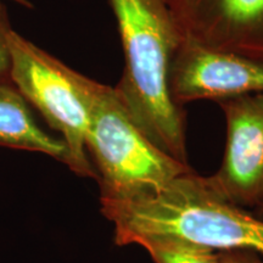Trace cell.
I'll return each instance as SVG.
<instances>
[{"label": "cell", "mask_w": 263, "mask_h": 263, "mask_svg": "<svg viewBox=\"0 0 263 263\" xmlns=\"http://www.w3.org/2000/svg\"><path fill=\"white\" fill-rule=\"evenodd\" d=\"M116 17L124 70L115 90L157 147L188 163L185 114L170 91V71L183 34L167 0H108Z\"/></svg>", "instance_id": "cell-1"}, {"label": "cell", "mask_w": 263, "mask_h": 263, "mask_svg": "<svg viewBox=\"0 0 263 263\" xmlns=\"http://www.w3.org/2000/svg\"><path fill=\"white\" fill-rule=\"evenodd\" d=\"M100 205L118 246L134 245L143 236L170 235L216 251L263 255V219L230 201L211 177L193 171L153 195Z\"/></svg>", "instance_id": "cell-2"}, {"label": "cell", "mask_w": 263, "mask_h": 263, "mask_svg": "<svg viewBox=\"0 0 263 263\" xmlns=\"http://www.w3.org/2000/svg\"><path fill=\"white\" fill-rule=\"evenodd\" d=\"M85 149L100 188V203L153 195L192 171L141 132L114 87L97 82L90 101Z\"/></svg>", "instance_id": "cell-3"}, {"label": "cell", "mask_w": 263, "mask_h": 263, "mask_svg": "<svg viewBox=\"0 0 263 263\" xmlns=\"http://www.w3.org/2000/svg\"><path fill=\"white\" fill-rule=\"evenodd\" d=\"M11 81L31 106L67 147V162L80 177L97 178L85 149L90 101L97 81L72 70L64 62L12 31Z\"/></svg>", "instance_id": "cell-4"}, {"label": "cell", "mask_w": 263, "mask_h": 263, "mask_svg": "<svg viewBox=\"0 0 263 263\" xmlns=\"http://www.w3.org/2000/svg\"><path fill=\"white\" fill-rule=\"evenodd\" d=\"M170 91L179 106L263 91V62L203 47L184 37L170 71Z\"/></svg>", "instance_id": "cell-5"}, {"label": "cell", "mask_w": 263, "mask_h": 263, "mask_svg": "<svg viewBox=\"0 0 263 263\" xmlns=\"http://www.w3.org/2000/svg\"><path fill=\"white\" fill-rule=\"evenodd\" d=\"M227 140L221 168L211 176L230 201L255 209L263 200V91L218 101Z\"/></svg>", "instance_id": "cell-6"}, {"label": "cell", "mask_w": 263, "mask_h": 263, "mask_svg": "<svg viewBox=\"0 0 263 263\" xmlns=\"http://www.w3.org/2000/svg\"><path fill=\"white\" fill-rule=\"evenodd\" d=\"M183 37L263 62V0H167Z\"/></svg>", "instance_id": "cell-7"}, {"label": "cell", "mask_w": 263, "mask_h": 263, "mask_svg": "<svg viewBox=\"0 0 263 263\" xmlns=\"http://www.w3.org/2000/svg\"><path fill=\"white\" fill-rule=\"evenodd\" d=\"M0 147L41 153L67 162L64 141L39 126L31 105L12 81L0 82Z\"/></svg>", "instance_id": "cell-8"}, {"label": "cell", "mask_w": 263, "mask_h": 263, "mask_svg": "<svg viewBox=\"0 0 263 263\" xmlns=\"http://www.w3.org/2000/svg\"><path fill=\"white\" fill-rule=\"evenodd\" d=\"M155 263H223L221 251L170 235H149L134 242Z\"/></svg>", "instance_id": "cell-9"}, {"label": "cell", "mask_w": 263, "mask_h": 263, "mask_svg": "<svg viewBox=\"0 0 263 263\" xmlns=\"http://www.w3.org/2000/svg\"><path fill=\"white\" fill-rule=\"evenodd\" d=\"M14 29L11 27L6 5L0 0V82L11 81V50L10 37Z\"/></svg>", "instance_id": "cell-10"}, {"label": "cell", "mask_w": 263, "mask_h": 263, "mask_svg": "<svg viewBox=\"0 0 263 263\" xmlns=\"http://www.w3.org/2000/svg\"><path fill=\"white\" fill-rule=\"evenodd\" d=\"M223 263H256L258 256L248 251H221Z\"/></svg>", "instance_id": "cell-11"}, {"label": "cell", "mask_w": 263, "mask_h": 263, "mask_svg": "<svg viewBox=\"0 0 263 263\" xmlns=\"http://www.w3.org/2000/svg\"><path fill=\"white\" fill-rule=\"evenodd\" d=\"M252 212H254L256 216H258L259 218H262V219H263V200H262L261 202L258 203L257 206L255 207V209H254V211H252Z\"/></svg>", "instance_id": "cell-12"}, {"label": "cell", "mask_w": 263, "mask_h": 263, "mask_svg": "<svg viewBox=\"0 0 263 263\" xmlns=\"http://www.w3.org/2000/svg\"><path fill=\"white\" fill-rule=\"evenodd\" d=\"M12 2L18 3V4L26 6V8H32V4L28 2V0H12Z\"/></svg>", "instance_id": "cell-13"}, {"label": "cell", "mask_w": 263, "mask_h": 263, "mask_svg": "<svg viewBox=\"0 0 263 263\" xmlns=\"http://www.w3.org/2000/svg\"><path fill=\"white\" fill-rule=\"evenodd\" d=\"M256 263H263V261H262V259H261V258H259V257H258V258H257V262H256Z\"/></svg>", "instance_id": "cell-14"}]
</instances>
